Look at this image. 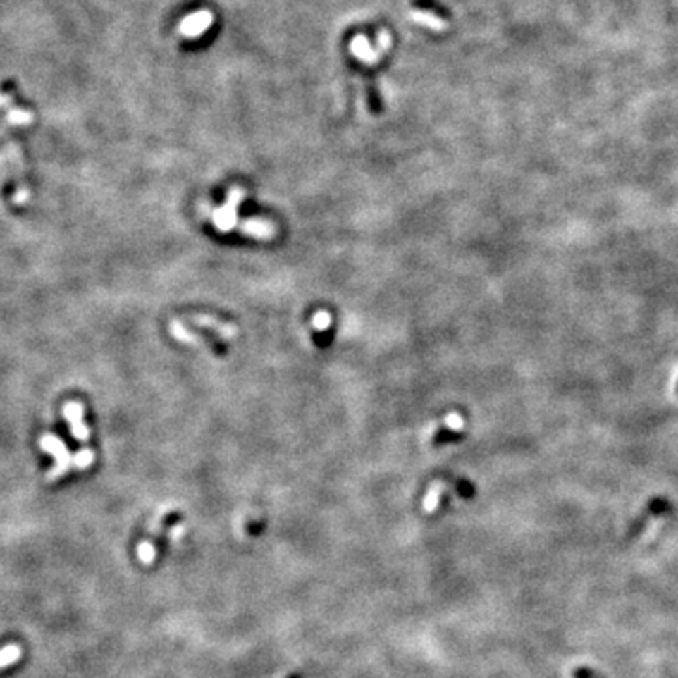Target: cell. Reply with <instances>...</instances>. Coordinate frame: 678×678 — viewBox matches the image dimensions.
Returning a JSON list of instances; mask_svg holds the SVG:
<instances>
[{"label": "cell", "instance_id": "4", "mask_svg": "<svg viewBox=\"0 0 678 678\" xmlns=\"http://www.w3.org/2000/svg\"><path fill=\"white\" fill-rule=\"evenodd\" d=\"M64 419L68 420L70 431L78 441H87L91 436V430L83 422V405L80 402H68L63 409Z\"/></svg>", "mask_w": 678, "mask_h": 678}, {"label": "cell", "instance_id": "5", "mask_svg": "<svg viewBox=\"0 0 678 678\" xmlns=\"http://www.w3.org/2000/svg\"><path fill=\"white\" fill-rule=\"evenodd\" d=\"M238 228L245 236L257 238V240H271L277 236V226L268 218H245L238 224Z\"/></svg>", "mask_w": 678, "mask_h": 678}, {"label": "cell", "instance_id": "8", "mask_svg": "<svg viewBox=\"0 0 678 678\" xmlns=\"http://www.w3.org/2000/svg\"><path fill=\"white\" fill-rule=\"evenodd\" d=\"M411 19H413L414 23L424 25V27L436 30V32H443V30H447L448 27L445 19H441L439 16H436V13L424 12V10H413V12H411Z\"/></svg>", "mask_w": 678, "mask_h": 678}, {"label": "cell", "instance_id": "10", "mask_svg": "<svg viewBox=\"0 0 678 678\" xmlns=\"http://www.w3.org/2000/svg\"><path fill=\"white\" fill-rule=\"evenodd\" d=\"M21 655H23V650H21L19 644H8L6 648L0 650V669L18 663L21 660Z\"/></svg>", "mask_w": 678, "mask_h": 678}, {"label": "cell", "instance_id": "2", "mask_svg": "<svg viewBox=\"0 0 678 678\" xmlns=\"http://www.w3.org/2000/svg\"><path fill=\"white\" fill-rule=\"evenodd\" d=\"M245 198V190L242 187H234L226 196L224 206L217 207L211 213V221L218 232H230L238 226V206Z\"/></svg>", "mask_w": 678, "mask_h": 678}, {"label": "cell", "instance_id": "9", "mask_svg": "<svg viewBox=\"0 0 678 678\" xmlns=\"http://www.w3.org/2000/svg\"><path fill=\"white\" fill-rule=\"evenodd\" d=\"M170 332H172L173 338L181 341V343H187V345H204V339H202L198 333L187 330L185 324H181V321L170 322Z\"/></svg>", "mask_w": 678, "mask_h": 678}, {"label": "cell", "instance_id": "14", "mask_svg": "<svg viewBox=\"0 0 678 678\" xmlns=\"http://www.w3.org/2000/svg\"><path fill=\"white\" fill-rule=\"evenodd\" d=\"M573 677H575V678H603L601 674H599V672L592 671V669H588V667H579V669H575Z\"/></svg>", "mask_w": 678, "mask_h": 678}, {"label": "cell", "instance_id": "15", "mask_svg": "<svg viewBox=\"0 0 678 678\" xmlns=\"http://www.w3.org/2000/svg\"><path fill=\"white\" fill-rule=\"evenodd\" d=\"M379 46H381V51H386V49L392 46V38H390V35H388V32H381V35H379Z\"/></svg>", "mask_w": 678, "mask_h": 678}, {"label": "cell", "instance_id": "1", "mask_svg": "<svg viewBox=\"0 0 678 678\" xmlns=\"http://www.w3.org/2000/svg\"><path fill=\"white\" fill-rule=\"evenodd\" d=\"M40 447L55 458V467L47 473V481H55V479L63 477L64 473L74 466V456H70V450L57 436L44 433L40 437Z\"/></svg>", "mask_w": 678, "mask_h": 678}, {"label": "cell", "instance_id": "11", "mask_svg": "<svg viewBox=\"0 0 678 678\" xmlns=\"http://www.w3.org/2000/svg\"><path fill=\"white\" fill-rule=\"evenodd\" d=\"M94 462V452L91 448H81L80 452L74 456V467L75 469H85Z\"/></svg>", "mask_w": 678, "mask_h": 678}, {"label": "cell", "instance_id": "7", "mask_svg": "<svg viewBox=\"0 0 678 678\" xmlns=\"http://www.w3.org/2000/svg\"><path fill=\"white\" fill-rule=\"evenodd\" d=\"M190 321L198 324V326L209 328L215 333H218L223 339H234L238 335V328L234 324H228V322H221L218 319L211 315H195L190 316Z\"/></svg>", "mask_w": 678, "mask_h": 678}, {"label": "cell", "instance_id": "13", "mask_svg": "<svg viewBox=\"0 0 678 678\" xmlns=\"http://www.w3.org/2000/svg\"><path fill=\"white\" fill-rule=\"evenodd\" d=\"M464 426H466V422H464V419H462V414L458 413H450L447 419H445V428L450 431L464 430Z\"/></svg>", "mask_w": 678, "mask_h": 678}, {"label": "cell", "instance_id": "6", "mask_svg": "<svg viewBox=\"0 0 678 678\" xmlns=\"http://www.w3.org/2000/svg\"><path fill=\"white\" fill-rule=\"evenodd\" d=\"M351 51L358 61H362L364 64H369V66H374V64L379 63V58H381L379 49H374L368 38L362 35H358L352 38Z\"/></svg>", "mask_w": 678, "mask_h": 678}, {"label": "cell", "instance_id": "3", "mask_svg": "<svg viewBox=\"0 0 678 678\" xmlns=\"http://www.w3.org/2000/svg\"><path fill=\"white\" fill-rule=\"evenodd\" d=\"M215 18H213L211 12H196L190 13L187 18L179 23V32L185 36V38H198L206 32L209 27L213 25Z\"/></svg>", "mask_w": 678, "mask_h": 678}, {"label": "cell", "instance_id": "12", "mask_svg": "<svg viewBox=\"0 0 678 678\" xmlns=\"http://www.w3.org/2000/svg\"><path fill=\"white\" fill-rule=\"evenodd\" d=\"M313 328L315 330H319V332H322V330H326V328H330V324H332V315L328 313V311H324V309H321V311H316L315 315H313Z\"/></svg>", "mask_w": 678, "mask_h": 678}]
</instances>
